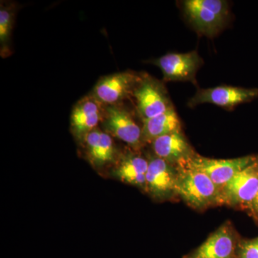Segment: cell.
I'll return each mask as SVG.
<instances>
[{
  "mask_svg": "<svg viewBox=\"0 0 258 258\" xmlns=\"http://www.w3.org/2000/svg\"><path fill=\"white\" fill-rule=\"evenodd\" d=\"M154 63L161 69L166 81L195 83V76L203 60L197 51H191L186 53L166 54L154 60Z\"/></svg>",
  "mask_w": 258,
  "mask_h": 258,
  "instance_id": "8",
  "label": "cell"
},
{
  "mask_svg": "<svg viewBox=\"0 0 258 258\" xmlns=\"http://www.w3.org/2000/svg\"><path fill=\"white\" fill-rule=\"evenodd\" d=\"M258 97V88H244L221 86L198 90L190 99L189 106L212 103L222 108H231L253 101Z\"/></svg>",
  "mask_w": 258,
  "mask_h": 258,
  "instance_id": "7",
  "label": "cell"
},
{
  "mask_svg": "<svg viewBox=\"0 0 258 258\" xmlns=\"http://www.w3.org/2000/svg\"><path fill=\"white\" fill-rule=\"evenodd\" d=\"M256 157L257 155H249L235 159H215L195 154L185 162L206 174L221 189L237 173L251 164Z\"/></svg>",
  "mask_w": 258,
  "mask_h": 258,
  "instance_id": "6",
  "label": "cell"
},
{
  "mask_svg": "<svg viewBox=\"0 0 258 258\" xmlns=\"http://www.w3.org/2000/svg\"><path fill=\"white\" fill-rule=\"evenodd\" d=\"M247 212H248L249 216L253 218L254 221L258 224V194L253 202L251 203Z\"/></svg>",
  "mask_w": 258,
  "mask_h": 258,
  "instance_id": "19",
  "label": "cell"
},
{
  "mask_svg": "<svg viewBox=\"0 0 258 258\" xmlns=\"http://www.w3.org/2000/svg\"><path fill=\"white\" fill-rule=\"evenodd\" d=\"M90 160L96 167H102L115 159V146L109 134L95 130L84 138Z\"/></svg>",
  "mask_w": 258,
  "mask_h": 258,
  "instance_id": "15",
  "label": "cell"
},
{
  "mask_svg": "<svg viewBox=\"0 0 258 258\" xmlns=\"http://www.w3.org/2000/svg\"><path fill=\"white\" fill-rule=\"evenodd\" d=\"M138 78L132 73H118L102 79L95 88V98L100 103L114 105L134 89Z\"/></svg>",
  "mask_w": 258,
  "mask_h": 258,
  "instance_id": "11",
  "label": "cell"
},
{
  "mask_svg": "<svg viewBox=\"0 0 258 258\" xmlns=\"http://www.w3.org/2000/svg\"><path fill=\"white\" fill-rule=\"evenodd\" d=\"M149 160L139 154H126L120 159L114 170L115 176L123 182L146 190V176Z\"/></svg>",
  "mask_w": 258,
  "mask_h": 258,
  "instance_id": "14",
  "label": "cell"
},
{
  "mask_svg": "<svg viewBox=\"0 0 258 258\" xmlns=\"http://www.w3.org/2000/svg\"><path fill=\"white\" fill-rule=\"evenodd\" d=\"M176 166V196L199 211L221 205V189L206 174L188 165L185 161Z\"/></svg>",
  "mask_w": 258,
  "mask_h": 258,
  "instance_id": "1",
  "label": "cell"
},
{
  "mask_svg": "<svg viewBox=\"0 0 258 258\" xmlns=\"http://www.w3.org/2000/svg\"><path fill=\"white\" fill-rule=\"evenodd\" d=\"M134 96L142 120L160 115L172 107L164 88L153 80H143L134 90Z\"/></svg>",
  "mask_w": 258,
  "mask_h": 258,
  "instance_id": "9",
  "label": "cell"
},
{
  "mask_svg": "<svg viewBox=\"0 0 258 258\" xmlns=\"http://www.w3.org/2000/svg\"><path fill=\"white\" fill-rule=\"evenodd\" d=\"M152 143L155 156L173 165L187 161L195 154L181 131L159 137Z\"/></svg>",
  "mask_w": 258,
  "mask_h": 258,
  "instance_id": "12",
  "label": "cell"
},
{
  "mask_svg": "<svg viewBox=\"0 0 258 258\" xmlns=\"http://www.w3.org/2000/svg\"><path fill=\"white\" fill-rule=\"evenodd\" d=\"M14 20V13L9 8L1 6L0 10V43L2 50L8 46Z\"/></svg>",
  "mask_w": 258,
  "mask_h": 258,
  "instance_id": "17",
  "label": "cell"
},
{
  "mask_svg": "<svg viewBox=\"0 0 258 258\" xmlns=\"http://www.w3.org/2000/svg\"><path fill=\"white\" fill-rule=\"evenodd\" d=\"M241 239L230 222L212 232L201 245L182 258H237Z\"/></svg>",
  "mask_w": 258,
  "mask_h": 258,
  "instance_id": "5",
  "label": "cell"
},
{
  "mask_svg": "<svg viewBox=\"0 0 258 258\" xmlns=\"http://www.w3.org/2000/svg\"><path fill=\"white\" fill-rule=\"evenodd\" d=\"M143 142H152L154 139L181 131V123L173 107L157 116L143 120Z\"/></svg>",
  "mask_w": 258,
  "mask_h": 258,
  "instance_id": "16",
  "label": "cell"
},
{
  "mask_svg": "<svg viewBox=\"0 0 258 258\" xmlns=\"http://www.w3.org/2000/svg\"><path fill=\"white\" fill-rule=\"evenodd\" d=\"M258 194V155L221 189V205L248 210Z\"/></svg>",
  "mask_w": 258,
  "mask_h": 258,
  "instance_id": "3",
  "label": "cell"
},
{
  "mask_svg": "<svg viewBox=\"0 0 258 258\" xmlns=\"http://www.w3.org/2000/svg\"><path fill=\"white\" fill-rule=\"evenodd\" d=\"M106 128L110 134L131 147L138 149L142 140V128L128 112L112 105L107 108Z\"/></svg>",
  "mask_w": 258,
  "mask_h": 258,
  "instance_id": "10",
  "label": "cell"
},
{
  "mask_svg": "<svg viewBox=\"0 0 258 258\" xmlns=\"http://www.w3.org/2000/svg\"><path fill=\"white\" fill-rule=\"evenodd\" d=\"M183 9L193 28L208 37L221 31L229 15L227 2L222 0H186Z\"/></svg>",
  "mask_w": 258,
  "mask_h": 258,
  "instance_id": "2",
  "label": "cell"
},
{
  "mask_svg": "<svg viewBox=\"0 0 258 258\" xmlns=\"http://www.w3.org/2000/svg\"><path fill=\"white\" fill-rule=\"evenodd\" d=\"M146 176V191L158 201L177 198L176 193L177 166L153 156L149 159Z\"/></svg>",
  "mask_w": 258,
  "mask_h": 258,
  "instance_id": "4",
  "label": "cell"
},
{
  "mask_svg": "<svg viewBox=\"0 0 258 258\" xmlns=\"http://www.w3.org/2000/svg\"><path fill=\"white\" fill-rule=\"evenodd\" d=\"M237 258H258V237L250 240L241 239Z\"/></svg>",
  "mask_w": 258,
  "mask_h": 258,
  "instance_id": "18",
  "label": "cell"
},
{
  "mask_svg": "<svg viewBox=\"0 0 258 258\" xmlns=\"http://www.w3.org/2000/svg\"><path fill=\"white\" fill-rule=\"evenodd\" d=\"M101 118V103L96 98H86L74 107L71 114L73 132L79 139H84L96 129Z\"/></svg>",
  "mask_w": 258,
  "mask_h": 258,
  "instance_id": "13",
  "label": "cell"
}]
</instances>
